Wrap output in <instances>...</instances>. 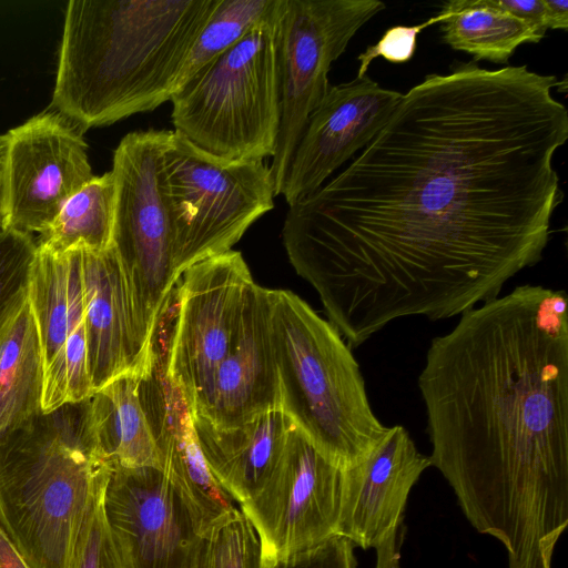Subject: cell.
Masks as SVG:
<instances>
[{"mask_svg":"<svg viewBox=\"0 0 568 568\" xmlns=\"http://www.w3.org/2000/svg\"><path fill=\"white\" fill-rule=\"evenodd\" d=\"M343 469L295 426L262 490L240 504L258 538L263 568L338 535Z\"/></svg>","mask_w":568,"mask_h":568,"instance_id":"obj_11","label":"cell"},{"mask_svg":"<svg viewBox=\"0 0 568 568\" xmlns=\"http://www.w3.org/2000/svg\"><path fill=\"white\" fill-rule=\"evenodd\" d=\"M276 3L277 0H219L189 52L176 90L211 60L237 43L273 11Z\"/></svg>","mask_w":568,"mask_h":568,"instance_id":"obj_25","label":"cell"},{"mask_svg":"<svg viewBox=\"0 0 568 568\" xmlns=\"http://www.w3.org/2000/svg\"><path fill=\"white\" fill-rule=\"evenodd\" d=\"M115 184L111 171L93 176L63 204L37 246L51 253L83 247L104 251L112 245Z\"/></svg>","mask_w":568,"mask_h":568,"instance_id":"obj_24","label":"cell"},{"mask_svg":"<svg viewBox=\"0 0 568 568\" xmlns=\"http://www.w3.org/2000/svg\"><path fill=\"white\" fill-rule=\"evenodd\" d=\"M140 397L160 454V469L202 536L227 520L236 508L206 464L191 410L168 378L160 353L142 374Z\"/></svg>","mask_w":568,"mask_h":568,"instance_id":"obj_15","label":"cell"},{"mask_svg":"<svg viewBox=\"0 0 568 568\" xmlns=\"http://www.w3.org/2000/svg\"><path fill=\"white\" fill-rule=\"evenodd\" d=\"M443 40L474 60L507 63L526 42H539L546 31L494 7L489 0H452L439 14Z\"/></svg>","mask_w":568,"mask_h":568,"instance_id":"obj_23","label":"cell"},{"mask_svg":"<svg viewBox=\"0 0 568 568\" xmlns=\"http://www.w3.org/2000/svg\"><path fill=\"white\" fill-rule=\"evenodd\" d=\"M82 132L60 113L44 112L6 133V229L42 234L94 176Z\"/></svg>","mask_w":568,"mask_h":568,"instance_id":"obj_12","label":"cell"},{"mask_svg":"<svg viewBox=\"0 0 568 568\" xmlns=\"http://www.w3.org/2000/svg\"><path fill=\"white\" fill-rule=\"evenodd\" d=\"M192 414V413H191ZM206 464L222 488L239 504L257 495L282 455L293 422L281 409L260 414L231 428H219L192 414Z\"/></svg>","mask_w":568,"mask_h":568,"instance_id":"obj_19","label":"cell"},{"mask_svg":"<svg viewBox=\"0 0 568 568\" xmlns=\"http://www.w3.org/2000/svg\"><path fill=\"white\" fill-rule=\"evenodd\" d=\"M164 176L179 278L189 266L232 250L274 207V182L264 160H224L175 131L166 141Z\"/></svg>","mask_w":568,"mask_h":568,"instance_id":"obj_8","label":"cell"},{"mask_svg":"<svg viewBox=\"0 0 568 568\" xmlns=\"http://www.w3.org/2000/svg\"><path fill=\"white\" fill-rule=\"evenodd\" d=\"M44 368L65 348L87 342L82 248L51 253L38 247L28 290Z\"/></svg>","mask_w":568,"mask_h":568,"instance_id":"obj_20","label":"cell"},{"mask_svg":"<svg viewBox=\"0 0 568 568\" xmlns=\"http://www.w3.org/2000/svg\"><path fill=\"white\" fill-rule=\"evenodd\" d=\"M278 408L268 290L254 283L237 335L217 367L206 399L192 414L215 427L231 428Z\"/></svg>","mask_w":568,"mask_h":568,"instance_id":"obj_17","label":"cell"},{"mask_svg":"<svg viewBox=\"0 0 568 568\" xmlns=\"http://www.w3.org/2000/svg\"><path fill=\"white\" fill-rule=\"evenodd\" d=\"M550 19L551 29L568 28V1L567 0H544Z\"/></svg>","mask_w":568,"mask_h":568,"instance_id":"obj_34","label":"cell"},{"mask_svg":"<svg viewBox=\"0 0 568 568\" xmlns=\"http://www.w3.org/2000/svg\"><path fill=\"white\" fill-rule=\"evenodd\" d=\"M37 251L32 234L11 229L0 234V327L28 298Z\"/></svg>","mask_w":568,"mask_h":568,"instance_id":"obj_27","label":"cell"},{"mask_svg":"<svg viewBox=\"0 0 568 568\" xmlns=\"http://www.w3.org/2000/svg\"><path fill=\"white\" fill-rule=\"evenodd\" d=\"M103 511L122 568L191 567L200 536L161 469L111 468Z\"/></svg>","mask_w":568,"mask_h":568,"instance_id":"obj_13","label":"cell"},{"mask_svg":"<svg viewBox=\"0 0 568 568\" xmlns=\"http://www.w3.org/2000/svg\"><path fill=\"white\" fill-rule=\"evenodd\" d=\"M169 130L134 131L113 153L115 184L112 247L118 256L144 356L158 335L179 277L165 196L164 151Z\"/></svg>","mask_w":568,"mask_h":568,"instance_id":"obj_7","label":"cell"},{"mask_svg":"<svg viewBox=\"0 0 568 568\" xmlns=\"http://www.w3.org/2000/svg\"><path fill=\"white\" fill-rule=\"evenodd\" d=\"M110 470L90 398L0 435V528L30 568H78Z\"/></svg>","mask_w":568,"mask_h":568,"instance_id":"obj_4","label":"cell"},{"mask_svg":"<svg viewBox=\"0 0 568 568\" xmlns=\"http://www.w3.org/2000/svg\"><path fill=\"white\" fill-rule=\"evenodd\" d=\"M190 568H263L258 538L240 509L200 536Z\"/></svg>","mask_w":568,"mask_h":568,"instance_id":"obj_26","label":"cell"},{"mask_svg":"<svg viewBox=\"0 0 568 568\" xmlns=\"http://www.w3.org/2000/svg\"><path fill=\"white\" fill-rule=\"evenodd\" d=\"M567 295L519 285L460 315L417 379L429 460L508 568H552L568 525Z\"/></svg>","mask_w":568,"mask_h":568,"instance_id":"obj_2","label":"cell"},{"mask_svg":"<svg viewBox=\"0 0 568 568\" xmlns=\"http://www.w3.org/2000/svg\"><path fill=\"white\" fill-rule=\"evenodd\" d=\"M219 0H71L52 105L82 131L150 112L181 69Z\"/></svg>","mask_w":568,"mask_h":568,"instance_id":"obj_3","label":"cell"},{"mask_svg":"<svg viewBox=\"0 0 568 568\" xmlns=\"http://www.w3.org/2000/svg\"><path fill=\"white\" fill-rule=\"evenodd\" d=\"M78 568H122L105 521L103 493L93 513Z\"/></svg>","mask_w":568,"mask_h":568,"instance_id":"obj_30","label":"cell"},{"mask_svg":"<svg viewBox=\"0 0 568 568\" xmlns=\"http://www.w3.org/2000/svg\"><path fill=\"white\" fill-rule=\"evenodd\" d=\"M44 363L28 298L0 327V435L42 412Z\"/></svg>","mask_w":568,"mask_h":568,"instance_id":"obj_22","label":"cell"},{"mask_svg":"<svg viewBox=\"0 0 568 568\" xmlns=\"http://www.w3.org/2000/svg\"><path fill=\"white\" fill-rule=\"evenodd\" d=\"M430 467L402 425L387 427L373 449L343 469L338 535L363 549L376 548L403 525L412 488Z\"/></svg>","mask_w":568,"mask_h":568,"instance_id":"obj_16","label":"cell"},{"mask_svg":"<svg viewBox=\"0 0 568 568\" xmlns=\"http://www.w3.org/2000/svg\"><path fill=\"white\" fill-rule=\"evenodd\" d=\"M439 21L440 17L436 16L419 26H395L389 28L377 43L369 45L358 55L359 68L356 78L366 75L371 62L377 57H383L394 63H403L410 60L416 50L417 34L424 28Z\"/></svg>","mask_w":568,"mask_h":568,"instance_id":"obj_28","label":"cell"},{"mask_svg":"<svg viewBox=\"0 0 568 568\" xmlns=\"http://www.w3.org/2000/svg\"><path fill=\"white\" fill-rule=\"evenodd\" d=\"M384 9L377 0H284L277 49L280 129L270 166L275 196L311 113L327 93L332 63Z\"/></svg>","mask_w":568,"mask_h":568,"instance_id":"obj_9","label":"cell"},{"mask_svg":"<svg viewBox=\"0 0 568 568\" xmlns=\"http://www.w3.org/2000/svg\"><path fill=\"white\" fill-rule=\"evenodd\" d=\"M143 373H126L90 397L95 442L111 468H161L160 454L140 397Z\"/></svg>","mask_w":568,"mask_h":568,"instance_id":"obj_21","label":"cell"},{"mask_svg":"<svg viewBox=\"0 0 568 568\" xmlns=\"http://www.w3.org/2000/svg\"><path fill=\"white\" fill-rule=\"evenodd\" d=\"M0 568H30L0 528Z\"/></svg>","mask_w":568,"mask_h":568,"instance_id":"obj_33","label":"cell"},{"mask_svg":"<svg viewBox=\"0 0 568 568\" xmlns=\"http://www.w3.org/2000/svg\"><path fill=\"white\" fill-rule=\"evenodd\" d=\"M556 85L527 65L429 74L345 170L288 206L290 262L351 348L398 318L462 315L542 258L564 200Z\"/></svg>","mask_w":568,"mask_h":568,"instance_id":"obj_1","label":"cell"},{"mask_svg":"<svg viewBox=\"0 0 568 568\" xmlns=\"http://www.w3.org/2000/svg\"><path fill=\"white\" fill-rule=\"evenodd\" d=\"M403 525L390 530L376 546L375 568H400V545L403 541Z\"/></svg>","mask_w":568,"mask_h":568,"instance_id":"obj_32","label":"cell"},{"mask_svg":"<svg viewBox=\"0 0 568 568\" xmlns=\"http://www.w3.org/2000/svg\"><path fill=\"white\" fill-rule=\"evenodd\" d=\"M403 93L382 88L367 74L329 85L311 113L293 152L281 194L290 205L324 181L385 125Z\"/></svg>","mask_w":568,"mask_h":568,"instance_id":"obj_14","label":"cell"},{"mask_svg":"<svg viewBox=\"0 0 568 568\" xmlns=\"http://www.w3.org/2000/svg\"><path fill=\"white\" fill-rule=\"evenodd\" d=\"M490 3L532 26L547 31L551 29L544 0H489Z\"/></svg>","mask_w":568,"mask_h":568,"instance_id":"obj_31","label":"cell"},{"mask_svg":"<svg viewBox=\"0 0 568 568\" xmlns=\"http://www.w3.org/2000/svg\"><path fill=\"white\" fill-rule=\"evenodd\" d=\"M354 547L351 540L337 535L271 568H355Z\"/></svg>","mask_w":568,"mask_h":568,"instance_id":"obj_29","label":"cell"},{"mask_svg":"<svg viewBox=\"0 0 568 568\" xmlns=\"http://www.w3.org/2000/svg\"><path fill=\"white\" fill-rule=\"evenodd\" d=\"M254 283L242 254L233 250L202 260L181 274L163 362L168 378L191 413L200 409L211 390Z\"/></svg>","mask_w":568,"mask_h":568,"instance_id":"obj_10","label":"cell"},{"mask_svg":"<svg viewBox=\"0 0 568 568\" xmlns=\"http://www.w3.org/2000/svg\"><path fill=\"white\" fill-rule=\"evenodd\" d=\"M7 154V134L0 135V234L6 230L3 206V179Z\"/></svg>","mask_w":568,"mask_h":568,"instance_id":"obj_35","label":"cell"},{"mask_svg":"<svg viewBox=\"0 0 568 568\" xmlns=\"http://www.w3.org/2000/svg\"><path fill=\"white\" fill-rule=\"evenodd\" d=\"M268 297L281 409L333 464H357L387 426L372 409L351 347L294 293L268 290Z\"/></svg>","mask_w":568,"mask_h":568,"instance_id":"obj_5","label":"cell"},{"mask_svg":"<svg viewBox=\"0 0 568 568\" xmlns=\"http://www.w3.org/2000/svg\"><path fill=\"white\" fill-rule=\"evenodd\" d=\"M82 248L84 326L92 392L153 363L142 351L121 266L112 245ZM158 354V353H156Z\"/></svg>","mask_w":568,"mask_h":568,"instance_id":"obj_18","label":"cell"},{"mask_svg":"<svg viewBox=\"0 0 568 568\" xmlns=\"http://www.w3.org/2000/svg\"><path fill=\"white\" fill-rule=\"evenodd\" d=\"M284 0L171 97L174 131L230 161L275 153L280 129L278 30Z\"/></svg>","mask_w":568,"mask_h":568,"instance_id":"obj_6","label":"cell"}]
</instances>
